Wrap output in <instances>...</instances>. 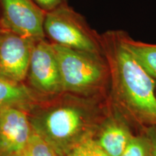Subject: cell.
Masks as SVG:
<instances>
[{
    "label": "cell",
    "mask_w": 156,
    "mask_h": 156,
    "mask_svg": "<svg viewBox=\"0 0 156 156\" xmlns=\"http://www.w3.org/2000/svg\"><path fill=\"white\" fill-rule=\"evenodd\" d=\"M124 30L101 34L110 69L109 95L116 108L141 125L156 126V83L124 42Z\"/></svg>",
    "instance_id": "1"
},
{
    "label": "cell",
    "mask_w": 156,
    "mask_h": 156,
    "mask_svg": "<svg viewBox=\"0 0 156 156\" xmlns=\"http://www.w3.org/2000/svg\"><path fill=\"white\" fill-rule=\"evenodd\" d=\"M93 102L62 93L56 102L29 119L33 130L51 146L57 156H66L89 138L98 127Z\"/></svg>",
    "instance_id": "2"
},
{
    "label": "cell",
    "mask_w": 156,
    "mask_h": 156,
    "mask_svg": "<svg viewBox=\"0 0 156 156\" xmlns=\"http://www.w3.org/2000/svg\"><path fill=\"white\" fill-rule=\"evenodd\" d=\"M53 44L64 93L90 96L110 85V69L104 54Z\"/></svg>",
    "instance_id": "3"
},
{
    "label": "cell",
    "mask_w": 156,
    "mask_h": 156,
    "mask_svg": "<svg viewBox=\"0 0 156 156\" xmlns=\"http://www.w3.org/2000/svg\"><path fill=\"white\" fill-rule=\"evenodd\" d=\"M44 30L52 44L103 54L101 34L93 30L85 17L68 4L46 12Z\"/></svg>",
    "instance_id": "4"
},
{
    "label": "cell",
    "mask_w": 156,
    "mask_h": 156,
    "mask_svg": "<svg viewBox=\"0 0 156 156\" xmlns=\"http://www.w3.org/2000/svg\"><path fill=\"white\" fill-rule=\"evenodd\" d=\"M27 78L36 94L58 96L63 92L59 67L53 44L46 38L35 44Z\"/></svg>",
    "instance_id": "5"
},
{
    "label": "cell",
    "mask_w": 156,
    "mask_h": 156,
    "mask_svg": "<svg viewBox=\"0 0 156 156\" xmlns=\"http://www.w3.org/2000/svg\"><path fill=\"white\" fill-rule=\"evenodd\" d=\"M36 41L0 26V78L22 83L27 77Z\"/></svg>",
    "instance_id": "6"
},
{
    "label": "cell",
    "mask_w": 156,
    "mask_h": 156,
    "mask_svg": "<svg viewBox=\"0 0 156 156\" xmlns=\"http://www.w3.org/2000/svg\"><path fill=\"white\" fill-rule=\"evenodd\" d=\"M0 26L38 41L46 38V12L34 0H0Z\"/></svg>",
    "instance_id": "7"
},
{
    "label": "cell",
    "mask_w": 156,
    "mask_h": 156,
    "mask_svg": "<svg viewBox=\"0 0 156 156\" xmlns=\"http://www.w3.org/2000/svg\"><path fill=\"white\" fill-rule=\"evenodd\" d=\"M33 133L26 112L18 108L0 111V156H15Z\"/></svg>",
    "instance_id": "8"
},
{
    "label": "cell",
    "mask_w": 156,
    "mask_h": 156,
    "mask_svg": "<svg viewBox=\"0 0 156 156\" xmlns=\"http://www.w3.org/2000/svg\"><path fill=\"white\" fill-rule=\"evenodd\" d=\"M132 136L122 121L109 119L101 128L95 141L108 156H121Z\"/></svg>",
    "instance_id": "9"
},
{
    "label": "cell",
    "mask_w": 156,
    "mask_h": 156,
    "mask_svg": "<svg viewBox=\"0 0 156 156\" xmlns=\"http://www.w3.org/2000/svg\"><path fill=\"white\" fill-rule=\"evenodd\" d=\"M37 94L25 84L15 83L0 78V111L7 108L26 110L37 101Z\"/></svg>",
    "instance_id": "10"
},
{
    "label": "cell",
    "mask_w": 156,
    "mask_h": 156,
    "mask_svg": "<svg viewBox=\"0 0 156 156\" xmlns=\"http://www.w3.org/2000/svg\"><path fill=\"white\" fill-rule=\"evenodd\" d=\"M124 42L144 69L156 80V44L134 40L126 31L124 34Z\"/></svg>",
    "instance_id": "11"
},
{
    "label": "cell",
    "mask_w": 156,
    "mask_h": 156,
    "mask_svg": "<svg viewBox=\"0 0 156 156\" xmlns=\"http://www.w3.org/2000/svg\"><path fill=\"white\" fill-rule=\"evenodd\" d=\"M15 156H57L46 140L33 130L30 140Z\"/></svg>",
    "instance_id": "12"
},
{
    "label": "cell",
    "mask_w": 156,
    "mask_h": 156,
    "mask_svg": "<svg viewBox=\"0 0 156 156\" xmlns=\"http://www.w3.org/2000/svg\"><path fill=\"white\" fill-rule=\"evenodd\" d=\"M121 156H153L151 144L147 136H134Z\"/></svg>",
    "instance_id": "13"
},
{
    "label": "cell",
    "mask_w": 156,
    "mask_h": 156,
    "mask_svg": "<svg viewBox=\"0 0 156 156\" xmlns=\"http://www.w3.org/2000/svg\"><path fill=\"white\" fill-rule=\"evenodd\" d=\"M67 156H108L93 138H89L77 146Z\"/></svg>",
    "instance_id": "14"
},
{
    "label": "cell",
    "mask_w": 156,
    "mask_h": 156,
    "mask_svg": "<svg viewBox=\"0 0 156 156\" xmlns=\"http://www.w3.org/2000/svg\"><path fill=\"white\" fill-rule=\"evenodd\" d=\"M42 9L48 12L57 7L68 4V0H34Z\"/></svg>",
    "instance_id": "15"
},
{
    "label": "cell",
    "mask_w": 156,
    "mask_h": 156,
    "mask_svg": "<svg viewBox=\"0 0 156 156\" xmlns=\"http://www.w3.org/2000/svg\"><path fill=\"white\" fill-rule=\"evenodd\" d=\"M145 135L151 144L153 156H156V126H147L145 129Z\"/></svg>",
    "instance_id": "16"
},
{
    "label": "cell",
    "mask_w": 156,
    "mask_h": 156,
    "mask_svg": "<svg viewBox=\"0 0 156 156\" xmlns=\"http://www.w3.org/2000/svg\"><path fill=\"white\" fill-rule=\"evenodd\" d=\"M66 156H67V155H66Z\"/></svg>",
    "instance_id": "17"
}]
</instances>
